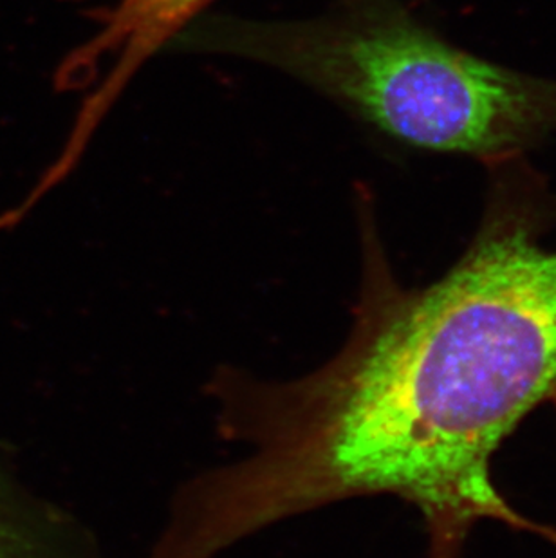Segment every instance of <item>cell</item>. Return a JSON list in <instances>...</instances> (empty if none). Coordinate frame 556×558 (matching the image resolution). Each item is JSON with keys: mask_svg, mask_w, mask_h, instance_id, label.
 <instances>
[{"mask_svg": "<svg viewBox=\"0 0 556 558\" xmlns=\"http://www.w3.org/2000/svg\"><path fill=\"white\" fill-rule=\"evenodd\" d=\"M214 2L216 0H106V5L89 10V19L95 22L93 33L58 68V89L90 87V90L80 107L65 147L46 174L51 185L62 183L76 169L96 129L137 71L161 49L170 48Z\"/></svg>", "mask_w": 556, "mask_h": 558, "instance_id": "3957f363", "label": "cell"}, {"mask_svg": "<svg viewBox=\"0 0 556 558\" xmlns=\"http://www.w3.org/2000/svg\"><path fill=\"white\" fill-rule=\"evenodd\" d=\"M0 485V558H49L46 527L24 515Z\"/></svg>", "mask_w": 556, "mask_h": 558, "instance_id": "277c9868", "label": "cell"}, {"mask_svg": "<svg viewBox=\"0 0 556 558\" xmlns=\"http://www.w3.org/2000/svg\"><path fill=\"white\" fill-rule=\"evenodd\" d=\"M472 241L448 271L404 288L356 186L362 284L346 342L318 369L211 381L219 433L241 456L195 477L201 524L226 546L341 500L420 511L431 558H457L483 521L520 524L495 456L556 392V190L520 158L488 167Z\"/></svg>", "mask_w": 556, "mask_h": 558, "instance_id": "6da1fadb", "label": "cell"}, {"mask_svg": "<svg viewBox=\"0 0 556 558\" xmlns=\"http://www.w3.org/2000/svg\"><path fill=\"white\" fill-rule=\"evenodd\" d=\"M170 49L269 65L423 153L489 167L556 136V80L459 48L401 0H333L305 21L203 15Z\"/></svg>", "mask_w": 556, "mask_h": 558, "instance_id": "7a4b0ae2", "label": "cell"}]
</instances>
